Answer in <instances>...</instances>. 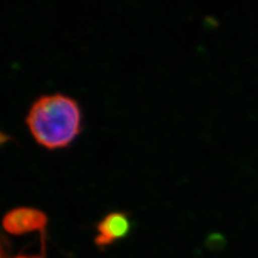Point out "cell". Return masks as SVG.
I'll return each mask as SVG.
<instances>
[{
    "label": "cell",
    "instance_id": "cell-1",
    "mask_svg": "<svg viewBox=\"0 0 258 258\" xmlns=\"http://www.w3.org/2000/svg\"><path fill=\"white\" fill-rule=\"evenodd\" d=\"M26 125L39 145L52 151L64 149L82 132V110L72 97L41 96L30 107Z\"/></svg>",
    "mask_w": 258,
    "mask_h": 258
},
{
    "label": "cell",
    "instance_id": "cell-2",
    "mask_svg": "<svg viewBox=\"0 0 258 258\" xmlns=\"http://www.w3.org/2000/svg\"><path fill=\"white\" fill-rule=\"evenodd\" d=\"M48 219L41 210L29 207L15 208L3 219L5 230L14 236H22L34 231H43Z\"/></svg>",
    "mask_w": 258,
    "mask_h": 258
},
{
    "label": "cell",
    "instance_id": "cell-3",
    "mask_svg": "<svg viewBox=\"0 0 258 258\" xmlns=\"http://www.w3.org/2000/svg\"><path fill=\"white\" fill-rule=\"evenodd\" d=\"M132 224L129 216L124 212H111L97 225L95 243L98 246H107L113 242L123 239L128 235Z\"/></svg>",
    "mask_w": 258,
    "mask_h": 258
},
{
    "label": "cell",
    "instance_id": "cell-4",
    "mask_svg": "<svg viewBox=\"0 0 258 258\" xmlns=\"http://www.w3.org/2000/svg\"><path fill=\"white\" fill-rule=\"evenodd\" d=\"M11 243L4 233L0 231V258H9Z\"/></svg>",
    "mask_w": 258,
    "mask_h": 258
},
{
    "label": "cell",
    "instance_id": "cell-5",
    "mask_svg": "<svg viewBox=\"0 0 258 258\" xmlns=\"http://www.w3.org/2000/svg\"><path fill=\"white\" fill-rule=\"evenodd\" d=\"M10 141H14L12 137L9 136L8 134H6V133H4L3 131H0V148H2L3 145L7 144L8 142H10Z\"/></svg>",
    "mask_w": 258,
    "mask_h": 258
},
{
    "label": "cell",
    "instance_id": "cell-6",
    "mask_svg": "<svg viewBox=\"0 0 258 258\" xmlns=\"http://www.w3.org/2000/svg\"><path fill=\"white\" fill-rule=\"evenodd\" d=\"M15 258H42V257H38V256H18Z\"/></svg>",
    "mask_w": 258,
    "mask_h": 258
}]
</instances>
